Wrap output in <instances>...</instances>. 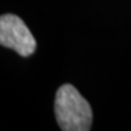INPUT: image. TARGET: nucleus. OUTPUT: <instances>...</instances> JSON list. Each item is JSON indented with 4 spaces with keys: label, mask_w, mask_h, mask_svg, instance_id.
<instances>
[{
    "label": "nucleus",
    "mask_w": 131,
    "mask_h": 131,
    "mask_svg": "<svg viewBox=\"0 0 131 131\" xmlns=\"http://www.w3.org/2000/svg\"><path fill=\"white\" fill-rule=\"evenodd\" d=\"M55 114L63 131H88L92 124V109L73 85L58 88L55 98Z\"/></svg>",
    "instance_id": "obj_1"
},
{
    "label": "nucleus",
    "mask_w": 131,
    "mask_h": 131,
    "mask_svg": "<svg viewBox=\"0 0 131 131\" xmlns=\"http://www.w3.org/2000/svg\"><path fill=\"white\" fill-rule=\"evenodd\" d=\"M0 44L23 57L33 55L37 49V41L28 27L18 16L12 14L0 17Z\"/></svg>",
    "instance_id": "obj_2"
}]
</instances>
